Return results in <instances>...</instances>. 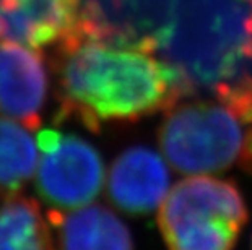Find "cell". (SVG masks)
<instances>
[{"label":"cell","mask_w":252,"mask_h":250,"mask_svg":"<svg viewBox=\"0 0 252 250\" xmlns=\"http://www.w3.org/2000/svg\"><path fill=\"white\" fill-rule=\"evenodd\" d=\"M28 130L0 117V198L18 195L34 174L39 148Z\"/></svg>","instance_id":"12"},{"label":"cell","mask_w":252,"mask_h":250,"mask_svg":"<svg viewBox=\"0 0 252 250\" xmlns=\"http://www.w3.org/2000/svg\"><path fill=\"white\" fill-rule=\"evenodd\" d=\"M82 8L83 0H0V41L56 47L77 29Z\"/></svg>","instance_id":"8"},{"label":"cell","mask_w":252,"mask_h":250,"mask_svg":"<svg viewBox=\"0 0 252 250\" xmlns=\"http://www.w3.org/2000/svg\"><path fill=\"white\" fill-rule=\"evenodd\" d=\"M59 250H133L126 222L104 206H88L70 215L52 210Z\"/></svg>","instance_id":"10"},{"label":"cell","mask_w":252,"mask_h":250,"mask_svg":"<svg viewBox=\"0 0 252 250\" xmlns=\"http://www.w3.org/2000/svg\"><path fill=\"white\" fill-rule=\"evenodd\" d=\"M169 187V172L161 158L147 146L128 148L116 159L109 174V196L132 215H145L161 203Z\"/></svg>","instance_id":"9"},{"label":"cell","mask_w":252,"mask_h":250,"mask_svg":"<svg viewBox=\"0 0 252 250\" xmlns=\"http://www.w3.org/2000/svg\"><path fill=\"white\" fill-rule=\"evenodd\" d=\"M0 250H54L51 227L36 200L15 195L0 205Z\"/></svg>","instance_id":"11"},{"label":"cell","mask_w":252,"mask_h":250,"mask_svg":"<svg viewBox=\"0 0 252 250\" xmlns=\"http://www.w3.org/2000/svg\"><path fill=\"white\" fill-rule=\"evenodd\" d=\"M174 0H83L80 28L90 36L157 51Z\"/></svg>","instance_id":"6"},{"label":"cell","mask_w":252,"mask_h":250,"mask_svg":"<svg viewBox=\"0 0 252 250\" xmlns=\"http://www.w3.org/2000/svg\"><path fill=\"white\" fill-rule=\"evenodd\" d=\"M246 221L238 185L210 175L181 180L158 216L168 250H233Z\"/></svg>","instance_id":"4"},{"label":"cell","mask_w":252,"mask_h":250,"mask_svg":"<svg viewBox=\"0 0 252 250\" xmlns=\"http://www.w3.org/2000/svg\"><path fill=\"white\" fill-rule=\"evenodd\" d=\"M153 52L94 38L78 25L52 56L59 115L99 132L168 112L187 93L178 72Z\"/></svg>","instance_id":"1"},{"label":"cell","mask_w":252,"mask_h":250,"mask_svg":"<svg viewBox=\"0 0 252 250\" xmlns=\"http://www.w3.org/2000/svg\"><path fill=\"white\" fill-rule=\"evenodd\" d=\"M37 148L42 156L36 187L54 211L87 205L99 194L104 164L96 148L87 140L46 129L37 137Z\"/></svg>","instance_id":"5"},{"label":"cell","mask_w":252,"mask_h":250,"mask_svg":"<svg viewBox=\"0 0 252 250\" xmlns=\"http://www.w3.org/2000/svg\"><path fill=\"white\" fill-rule=\"evenodd\" d=\"M49 73L36 49L0 41V117L34 130L42 120Z\"/></svg>","instance_id":"7"},{"label":"cell","mask_w":252,"mask_h":250,"mask_svg":"<svg viewBox=\"0 0 252 250\" xmlns=\"http://www.w3.org/2000/svg\"><path fill=\"white\" fill-rule=\"evenodd\" d=\"M186 93L217 99L252 68V5L248 0H174L158 42Z\"/></svg>","instance_id":"2"},{"label":"cell","mask_w":252,"mask_h":250,"mask_svg":"<svg viewBox=\"0 0 252 250\" xmlns=\"http://www.w3.org/2000/svg\"><path fill=\"white\" fill-rule=\"evenodd\" d=\"M159 143L171 166L181 172L239 167L252 174V122L221 103H178L166 112Z\"/></svg>","instance_id":"3"}]
</instances>
